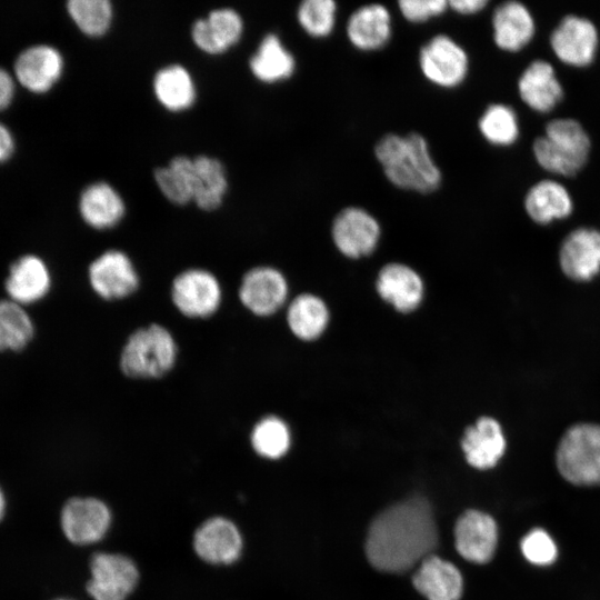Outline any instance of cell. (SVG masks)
Masks as SVG:
<instances>
[{"instance_id":"cell-1","label":"cell","mask_w":600,"mask_h":600,"mask_svg":"<svg viewBox=\"0 0 600 600\" xmlns=\"http://www.w3.org/2000/svg\"><path fill=\"white\" fill-rule=\"evenodd\" d=\"M438 529L429 501L413 497L379 513L370 524L366 553L384 572H403L437 548Z\"/></svg>"},{"instance_id":"cell-2","label":"cell","mask_w":600,"mask_h":600,"mask_svg":"<svg viewBox=\"0 0 600 600\" xmlns=\"http://www.w3.org/2000/svg\"><path fill=\"white\" fill-rule=\"evenodd\" d=\"M374 154L387 179L400 189L430 193L441 183L442 174L428 142L417 132L383 136L374 147Z\"/></svg>"},{"instance_id":"cell-3","label":"cell","mask_w":600,"mask_h":600,"mask_svg":"<svg viewBox=\"0 0 600 600\" xmlns=\"http://www.w3.org/2000/svg\"><path fill=\"white\" fill-rule=\"evenodd\" d=\"M591 141L582 124L571 118H559L546 124V133L532 146L537 162L547 171L576 176L588 161Z\"/></svg>"},{"instance_id":"cell-4","label":"cell","mask_w":600,"mask_h":600,"mask_svg":"<svg viewBox=\"0 0 600 600\" xmlns=\"http://www.w3.org/2000/svg\"><path fill=\"white\" fill-rule=\"evenodd\" d=\"M556 466L560 476L572 486H600V424L571 426L558 443Z\"/></svg>"},{"instance_id":"cell-5","label":"cell","mask_w":600,"mask_h":600,"mask_svg":"<svg viewBox=\"0 0 600 600\" xmlns=\"http://www.w3.org/2000/svg\"><path fill=\"white\" fill-rule=\"evenodd\" d=\"M177 343L164 327L152 323L128 338L120 357V368L130 378H160L171 370Z\"/></svg>"},{"instance_id":"cell-6","label":"cell","mask_w":600,"mask_h":600,"mask_svg":"<svg viewBox=\"0 0 600 600\" xmlns=\"http://www.w3.org/2000/svg\"><path fill=\"white\" fill-rule=\"evenodd\" d=\"M86 590L93 600H126L137 588L139 569L126 554L97 552L89 562Z\"/></svg>"},{"instance_id":"cell-7","label":"cell","mask_w":600,"mask_h":600,"mask_svg":"<svg viewBox=\"0 0 600 600\" xmlns=\"http://www.w3.org/2000/svg\"><path fill=\"white\" fill-rule=\"evenodd\" d=\"M111 521L108 504L96 497L70 498L60 512L61 530L77 546L92 544L103 539Z\"/></svg>"},{"instance_id":"cell-8","label":"cell","mask_w":600,"mask_h":600,"mask_svg":"<svg viewBox=\"0 0 600 600\" xmlns=\"http://www.w3.org/2000/svg\"><path fill=\"white\" fill-rule=\"evenodd\" d=\"M422 74L441 88H456L468 74L469 59L464 49L447 34L431 38L419 52Z\"/></svg>"},{"instance_id":"cell-9","label":"cell","mask_w":600,"mask_h":600,"mask_svg":"<svg viewBox=\"0 0 600 600\" xmlns=\"http://www.w3.org/2000/svg\"><path fill=\"white\" fill-rule=\"evenodd\" d=\"M171 297L183 316L207 318L218 310L222 291L218 279L210 271L188 269L174 278Z\"/></svg>"},{"instance_id":"cell-10","label":"cell","mask_w":600,"mask_h":600,"mask_svg":"<svg viewBox=\"0 0 600 600\" xmlns=\"http://www.w3.org/2000/svg\"><path fill=\"white\" fill-rule=\"evenodd\" d=\"M192 547L202 561L214 566H228L240 558L243 538L233 521L222 516H214L204 520L196 529Z\"/></svg>"},{"instance_id":"cell-11","label":"cell","mask_w":600,"mask_h":600,"mask_svg":"<svg viewBox=\"0 0 600 600\" xmlns=\"http://www.w3.org/2000/svg\"><path fill=\"white\" fill-rule=\"evenodd\" d=\"M381 229L377 219L359 207L341 210L333 220L331 236L336 248L348 258L370 254L380 239Z\"/></svg>"},{"instance_id":"cell-12","label":"cell","mask_w":600,"mask_h":600,"mask_svg":"<svg viewBox=\"0 0 600 600\" xmlns=\"http://www.w3.org/2000/svg\"><path fill=\"white\" fill-rule=\"evenodd\" d=\"M599 44L596 26L587 18L569 14L561 19L550 36V46L562 62L573 67L590 64Z\"/></svg>"},{"instance_id":"cell-13","label":"cell","mask_w":600,"mask_h":600,"mask_svg":"<svg viewBox=\"0 0 600 600\" xmlns=\"http://www.w3.org/2000/svg\"><path fill=\"white\" fill-rule=\"evenodd\" d=\"M93 291L106 300L123 299L139 286L130 258L120 250H108L91 262L88 270Z\"/></svg>"},{"instance_id":"cell-14","label":"cell","mask_w":600,"mask_h":600,"mask_svg":"<svg viewBox=\"0 0 600 600\" xmlns=\"http://www.w3.org/2000/svg\"><path fill=\"white\" fill-rule=\"evenodd\" d=\"M287 297V280L272 267L252 268L243 276L239 288L241 303L259 317L277 312L284 304Z\"/></svg>"},{"instance_id":"cell-15","label":"cell","mask_w":600,"mask_h":600,"mask_svg":"<svg viewBox=\"0 0 600 600\" xmlns=\"http://www.w3.org/2000/svg\"><path fill=\"white\" fill-rule=\"evenodd\" d=\"M454 544L459 554L474 563L489 562L498 546V526L488 513L463 512L454 526Z\"/></svg>"},{"instance_id":"cell-16","label":"cell","mask_w":600,"mask_h":600,"mask_svg":"<svg viewBox=\"0 0 600 600\" xmlns=\"http://www.w3.org/2000/svg\"><path fill=\"white\" fill-rule=\"evenodd\" d=\"M562 272L574 281H589L600 272V231L581 227L572 230L559 250Z\"/></svg>"},{"instance_id":"cell-17","label":"cell","mask_w":600,"mask_h":600,"mask_svg":"<svg viewBox=\"0 0 600 600\" xmlns=\"http://www.w3.org/2000/svg\"><path fill=\"white\" fill-rule=\"evenodd\" d=\"M63 71V58L49 44L28 47L17 57L14 74L28 90L42 93L50 90Z\"/></svg>"},{"instance_id":"cell-18","label":"cell","mask_w":600,"mask_h":600,"mask_svg":"<svg viewBox=\"0 0 600 600\" xmlns=\"http://www.w3.org/2000/svg\"><path fill=\"white\" fill-rule=\"evenodd\" d=\"M461 448L467 462L476 469L488 470L503 457L507 441L500 423L491 417H481L466 429Z\"/></svg>"},{"instance_id":"cell-19","label":"cell","mask_w":600,"mask_h":600,"mask_svg":"<svg viewBox=\"0 0 600 600\" xmlns=\"http://www.w3.org/2000/svg\"><path fill=\"white\" fill-rule=\"evenodd\" d=\"M379 296L396 310L411 312L423 298V282L417 271L403 263H388L377 279Z\"/></svg>"},{"instance_id":"cell-20","label":"cell","mask_w":600,"mask_h":600,"mask_svg":"<svg viewBox=\"0 0 600 600\" xmlns=\"http://www.w3.org/2000/svg\"><path fill=\"white\" fill-rule=\"evenodd\" d=\"M51 286V276L44 261L33 254L17 259L4 282L9 299L21 306L41 300Z\"/></svg>"},{"instance_id":"cell-21","label":"cell","mask_w":600,"mask_h":600,"mask_svg":"<svg viewBox=\"0 0 600 600\" xmlns=\"http://www.w3.org/2000/svg\"><path fill=\"white\" fill-rule=\"evenodd\" d=\"M350 43L362 51L383 48L391 38V16L380 3H370L351 13L346 26Z\"/></svg>"},{"instance_id":"cell-22","label":"cell","mask_w":600,"mask_h":600,"mask_svg":"<svg viewBox=\"0 0 600 600\" xmlns=\"http://www.w3.org/2000/svg\"><path fill=\"white\" fill-rule=\"evenodd\" d=\"M523 102L539 112H549L562 100L563 88L553 67L544 60L532 61L518 81Z\"/></svg>"},{"instance_id":"cell-23","label":"cell","mask_w":600,"mask_h":600,"mask_svg":"<svg viewBox=\"0 0 600 600\" xmlns=\"http://www.w3.org/2000/svg\"><path fill=\"white\" fill-rule=\"evenodd\" d=\"M493 39L506 51H519L533 38L536 24L529 9L519 1L499 4L492 16Z\"/></svg>"},{"instance_id":"cell-24","label":"cell","mask_w":600,"mask_h":600,"mask_svg":"<svg viewBox=\"0 0 600 600\" xmlns=\"http://www.w3.org/2000/svg\"><path fill=\"white\" fill-rule=\"evenodd\" d=\"M412 582L428 600H459L463 589L458 568L433 554L422 560Z\"/></svg>"},{"instance_id":"cell-25","label":"cell","mask_w":600,"mask_h":600,"mask_svg":"<svg viewBox=\"0 0 600 600\" xmlns=\"http://www.w3.org/2000/svg\"><path fill=\"white\" fill-rule=\"evenodd\" d=\"M124 202L117 190L106 182L88 186L79 199V211L87 224L104 230L114 227L124 214Z\"/></svg>"},{"instance_id":"cell-26","label":"cell","mask_w":600,"mask_h":600,"mask_svg":"<svg viewBox=\"0 0 600 600\" xmlns=\"http://www.w3.org/2000/svg\"><path fill=\"white\" fill-rule=\"evenodd\" d=\"M524 209L534 222L547 224L570 216L573 202L563 184L554 180H541L528 190Z\"/></svg>"},{"instance_id":"cell-27","label":"cell","mask_w":600,"mask_h":600,"mask_svg":"<svg viewBox=\"0 0 600 600\" xmlns=\"http://www.w3.org/2000/svg\"><path fill=\"white\" fill-rule=\"evenodd\" d=\"M252 74L266 83L289 79L296 69V60L277 34H267L249 61Z\"/></svg>"},{"instance_id":"cell-28","label":"cell","mask_w":600,"mask_h":600,"mask_svg":"<svg viewBox=\"0 0 600 600\" xmlns=\"http://www.w3.org/2000/svg\"><path fill=\"white\" fill-rule=\"evenodd\" d=\"M287 322L299 339L311 341L319 338L329 323V309L316 294L302 293L289 304Z\"/></svg>"},{"instance_id":"cell-29","label":"cell","mask_w":600,"mask_h":600,"mask_svg":"<svg viewBox=\"0 0 600 600\" xmlns=\"http://www.w3.org/2000/svg\"><path fill=\"white\" fill-rule=\"evenodd\" d=\"M228 187L222 163L208 156L193 158V197L192 201L206 211L217 209Z\"/></svg>"},{"instance_id":"cell-30","label":"cell","mask_w":600,"mask_h":600,"mask_svg":"<svg viewBox=\"0 0 600 600\" xmlns=\"http://www.w3.org/2000/svg\"><path fill=\"white\" fill-rule=\"evenodd\" d=\"M158 101L170 111H181L192 106L196 87L189 71L180 64L160 69L153 79Z\"/></svg>"},{"instance_id":"cell-31","label":"cell","mask_w":600,"mask_h":600,"mask_svg":"<svg viewBox=\"0 0 600 600\" xmlns=\"http://www.w3.org/2000/svg\"><path fill=\"white\" fill-rule=\"evenodd\" d=\"M154 180L168 200L177 204L188 203L193 197V159L174 157L167 167L154 171Z\"/></svg>"},{"instance_id":"cell-32","label":"cell","mask_w":600,"mask_h":600,"mask_svg":"<svg viewBox=\"0 0 600 600\" xmlns=\"http://www.w3.org/2000/svg\"><path fill=\"white\" fill-rule=\"evenodd\" d=\"M34 327L23 306L0 300V350L18 351L33 337Z\"/></svg>"},{"instance_id":"cell-33","label":"cell","mask_w":600,"mask_h":600,"mask_svg":"<svg viewBox=\"0 0 600 600\" xmlns=\"http://www.w3.org/2000/svg\"><path fill=\"white\" fill-rule=\"evenodd\" d=\"M250 441L257 454L276 460L288 452L291 434L289 427L281 418L268 416L253 427Z\"/></svg>"},{"instance_id":"cell-34","label":"cell","mask_w":600,"mask_h":600,"mask_svg":"<svg viewBox=\"0 0 600 600\" xmlns=\"http://www.w3.org/2000/svg\"><path fill=\"white\" fill-rule=\"evenodd\" d=\"M482 137L494 146H509L519 136V122L516 112L509 106L493 103L479 120Z\"/></svg>"},{"instance_id":"cell-35","label":"cell","mask_w":600,"mask_h":600,"mask_svg":"<svg viewBox=\"0 0 600 600\" xmlns=\"http://www.w3.org/2000/svg\"><path fill=\"white\" fill-rule=\"evenodd\" d=\"M69 16L87 36L99 37L110 28L113 10L108 0H70Z\"/></svg>"},{"instance_id":"cell-36","label":"cell","mask_w":600,"mask_h":600,"mask_svg":"<svg viewBox=\"0 0 600 600\" xmlns=\"http://www.w3.org/2000/svg\"><path fill=\"white\" fill-rule=\"evenodd\" d=\"M336 13L337 3L333 0H306L298 8L297 19L306 33L324 38L334 28Z\"/></svg>"},{"instance_id":"cell-37","label":"cell","mask_w":600,"mask_h":600,"mask_svg":"<svg viewBox=\"0 0 600 600\" xmlns=\"http://www.w3.org/2000/svg\"><path fill=\"white\" fill-rule=\"evenodd\" d=\"M206 20L221 53L240 40L243 32V21L236 10L231 8L216 9L209 13Z\"/></svg>"},{"instance_id":"cell-38","label":"cell","mask_w":600,"mask_h":600,"mask_svg":"<svg viewBox=\"0 0 600 600\" xmlns=\"http://www.w3.org/2000/svg\"><path fill=\"white\" fill-rule=\"evenodd\" d=\"M523 558L532 566L549 567L559 556V549L553 537L543 528L529 530L520 540Z\"/></svg>"},{"instance_id":"cell-39","label":"cell","mask_w":600,"mask_h":600,"mask_svg":"<svg viewBox=\"0 0 600 600\" xmlns=\"http://www.w3.org/2000/svg\"><path fill=\"white\" fill-rule=\"evenodd\" d=\"M398 7L404 19L421 23L442 14L449 3L447 0H400Z\"/></svg>"},{"instance_id":"cell-40","label":"cell","mask_w":600,"mask_h":600,"mask_svg":"<svg viewBox=\"0 0 600 600\" xmlns=\"http://www.w3.org/2000/svg\"><path fill=\"white\" fill-rule=\"evenodd\" d=\"M14 96V80L12 76L0 67V110L7 108Z\"/></svg>"},{"instance_id":"cell-41","label":"cell","mask_w":600,"mask_h":600,"mask_svg":"<svg viewBox=\"0 0 600 600\" xmlns=\"http://www.w3.org/2000/svg\"><path fill=\"white\" fill-rule=\"evenodd\" d=\"M449 8L454 12L469 16L474 14L483 10L489 1L488 0H450L448 1Z\"/></svg>"},{"instance_id":"cell-42","label":"cell","mask_w":600,"mask_h":600,"mask_svg":"<svg viewBox=\"0 0 600 600\" xmlns=\"http://www.w3.org/2000/svg\"><path fill=\"white\" fill-rule=\"evenodd\" d=\"M14 151V138L9 128L0 122V162L8 160Z\"/></svg>"},{"instance_id":"cell-43","label":"cell","mask_w":600,"mask_h":600,"mask_svg":"<svg viewBox=\"0 0 600 600\" xmlns=\"http://www.w3.org/2000/svg\"><path fill=\"white\" fill-rule=\"evenodd\" d=\"M6 508H7L6 496L3 493L2 488L0 487V521L4 517Z\"/></svg>"},{"instance_id":"cell-44","label":"cell","mask_w":600,"mask_h":600,"mask_svg":"<svg viewBox=\"0 0 600 600\" xmlns=\"http://www.w3.org/2000/svg\"><path fill=\"white\" fill-rule=\"evenodd\" d=\"M56 600H70V599H56Z\"/></svg>"}]
</instances>
